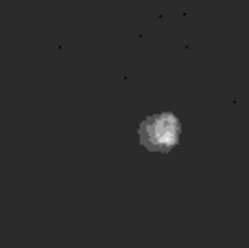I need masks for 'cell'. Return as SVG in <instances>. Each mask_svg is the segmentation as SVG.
Returning a JSON list of instances; mask_svg holds the SVG:
<instances>
[{"mask_svg":"<svg viewBox=\"0 0 249 248\" xmlns=\"http://www.w3.org/2000/svg\"><path fill=\"white\" fill-rule=\"evenodd\" d=\"M138 136H140L142 147L151 149V152L166 154L179 143L181 123L173 112H160L142 121Z\"/></svg>","mask_w":249,"mask_h":248,"instance_id":"obj_1","label":"cell"}]
</instances>
